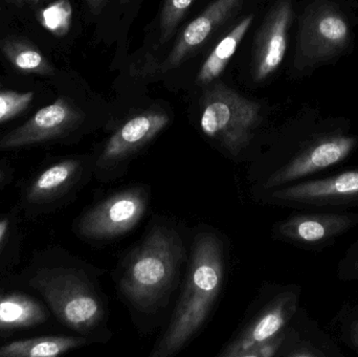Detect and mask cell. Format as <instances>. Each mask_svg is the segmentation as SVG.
I'll return each instance as SVG.
<instances>
[{
	"label": "cell",
	"mask_w": 358,
	"mask_h": 357,
	"mask_svg": "<svg viewBox=\"0 0 358 357\" xmlns=\"http://www.w3.org/2000/svg\"><path fill=\"white\" fill-rule=\"evenodd\" d=\"M285 335L284 333H278L275 337L262 343L256 344L252 347L246 348L238 357H269L277 354L283 344Z\"/></svg>",
	"instance_id": "23"
},
{
	"label": "cell",
	"mask_w": 358,
	"mask_h": 357,
	"mask_svg": "<svg viewBox=\"0 0 358 357\" xmlns=\"http://www.w3.org/2000/svg\"><path fill=\"white\" fill-rule=\"evenodd\" d=\"M149 205L148 192L134 187L115 193L88 210L78 232L90 240H109L123 236L142 219Z\"/></svg>",
	"instance_id": "6"
},
{
	"label": "cell",
	"mask_w": 358,
	"mask_h": 357,
	"mask_svg": "<svg viewBox=\"0 0 358 357\" xmlns=\"http://www.w3.org/2000/svg\"><path fill=\"white\" fill-rule=\"evenodd\" d=\"M170 122L164 111H143L122 124L108 138L96 161V169L103 180H111L123 173L131 159L163 131Z\"/></svg>",
	"instance_id": "7"
},
{
	"label": "cell",
	"mask_w": 358,
	"mask_h": 357,
	"mask_svg": "<svg viewBox=\"0 0 358 357\" xmlns=\"http://www.w3.org/2000/svg\"><path fill=\"white\" fill-rule=\"evenodd\" d=\"M4 178H6V173L2 170H0V186L3 184Z\"/></svg>",
	"instance_id": "27"
},
{
	"label": "cell",
	"mask_w": 358,
	"mask_h": 357,
	"mask_svg": "<svg viewBox=\"0 0 358 357\" xmlns=\"http://www.w3.org/2000/svg\"><path fill=\"white\" fill-rule=\"evenodd\" d=\"M8 226H10V222H8V219L0 220V245H1L4 236H6V231H8Z\"/></svg>",
	"instance_id": "25"
},
{
	"label": "cell",
	"mask_w": 358,
	"mask_h": 357,
	"mask_svg": "<svg viewBox=\"0 0 358 357\" xmlns=\"http://www.w3.org/2000/svg\"><path fill=\"white\" fill-rule=\"evenodd\" d=\"M254 21V16L248 15L244 17L233 29L220 40L215 46L210 56L204 61L197 75V82L201 85H208L214 81L224 71L227 65L231 61V57L235 54L240 42L248 33Z\"/></svg>",
	"instance_id": "17"
},
{
	"label": "cell",
	"mask_w": 358,
	"mask_h": 357,
	"mask_svg": "<svg viewBox=\"0 0 358 357\" xmlns=\"http://www.w3.org/2000/svg\"><path fill=\"white\" fill-rule=\"evenodd\" d=\"M358 224V213H307L292 216L277 226V234L290 242L319 245Z\"/></svg>",
	"instance_id": "14"
},
{
	"label": "cell",
	"mask_w": 358,
	"mask_h": 357,
	"mask_svg": "<svg viewBox=\"0 0 358 357\" xmlns=\"http://www.w3.org/2000/svg\"><path fill=\"white\" fill-rule=\"evenodd\" d=\"M6 58L19 71L40 75H52V63L31 42L17 38H6L0 42Z\"/></svg>",
	"instance_id": "19"
},
{
	"label": "cell",
	"mask_w": 358,
	"mask_h": 357,
	"mask_svg": "<svg viewBox=\"0 0 358 357\" xmlns=\"http://www.w3.org/2000/svg\"><path fill=\"white\" fill-rule=\"evenodd\" d=\"M87 340L76 337H40L19 340L0 347V357H55L81 347Z\"/></svg>",
	"instance_id": "18"
},
{
	"label": "cell",
	"mask_w": 358,
	"mask_h": 357,
	"mask_svg": "<svg viewBox=\"0 0 358 357\" xmlns=\"http://www.w3.org/2000/svg\"><path fill=\"white\" fill-rule=\"evenodd\" d=\"M355 272H357L358 274V256H357V260H355Z\"/></svg>",
	"instance_id": "29"
},
{
	"label": "cell",
	"mask_w": 358,
	"mask_h": 357,
	"mask_svg": "<svg viewBox=\"0 0 358 357\" xmlns=\"http://www.w3.org/2000/svg\"><path fill=\"white\" fill-rule=\"evenodd\" d=\"M260 122V105L224 84H216L204 94L200 128L233 156L245 150Z\"/></svg>",
	"instance_id": "4"
},
{
	"label": "cell",
	"mask_w": 358,
	"mask_h": 357,
	"mask_svg": "<svg viewBox=\"0 0 358 357\" xmlns=\"http://www.w3.org/2000/svg\"><path fill=\"white\" fill-rule=\"evenodd\" d=\"M224 257V247L218 235L206 231L195 237L182 293L173 318L151 356H174L203 326L222 289Z\"/></svg>",
	"instance_id": "1"
},
{
	"label": "cell",
	"mask_w": 358,
	"mask_h": 357,
	"mask_svg": "<svg viewBox=\"0 0 358 357\" xmlns=\"http://www.w3.org/2000/svg\"><path fill=\"white\" fill-rule=\"evenodd\" d=\"M81 169V161L78 159H66L55 163L42 172L29 186L27 201L42 203L62 194L77 180Z\"/></svg>",
	"instance_id": "16"
},
{
	"label": "cell",
	"mask_w": 358,
	"mask_h": 357,
	"mask_svg": "<svg viewBox=\"0 0 358 357\" xmlns=\"http://www.w3.org/2000/svg\"><path fill=\"white\" fill-rule=\"evenodd\" d=\"M40 24L55 37H64L69 34L73 21V6L69 0H54L38 12Z\"/></svg>",
	"instance_id": "20"
},
{
	"label": "cell",
	"mask_w": 358,
	"mask_h": 357,
	"mask_svg": "<svg viewBox=\"0 0 358 357\" xmlns=\"http://www.w3.org/2000/svg\"><path fill=\"white\" fill-rule=\"evenodd\" d=\"M182 254L180 238L174 231L153 226L130 256L119 281L120 291L136 309L153 312L169 293Z\"/></svg>",
	"instance_id": "2"
},
{
	"label": "cell",
	"mask_w": 358,
	"mask_h": 357,
	"mask_svg": "<svg viewBox=\"0 0 358 357\" xmlns=\"http://www.w3.org/2000/svg\"><path fill=\"white\" fill-rule=\"evenodd\" d=\"M275 203L303 207H328L358 203V169L322 180L273 189Z\"/></svg>",
	"instance_id": "9"
},
{
	"label": "cell",
	"mask_w": 358,
	"mask_h": 357,
	"mask_svg": "<svg viewBox=\"0 0 358 357\" xmlns=\"http://www.w3.org/2000/svg\"><path fill=\"white\" fill-rule=\"evenodd\" d=\"M244 0H215L199 16L187 24L168 56L157 67L159 73L178 67L192 52L199 48L219 27L239 12Z\"/></svg>",
	"instance_id": "13"
},
{
	"label": "cell",
	"mask_w": 358,
	"mask_h": 357,
	"mask_svg": "<svg viewBox=\"0 0 358 357\" xmlns=\"http://www.w3.org/2000/svg\"><path fill=\"white\" fill-rule=\"evenodd\" d=\"M350 36L349 23L334 4H311L300 21L294 67L304 71L338 56L346 50Z\"/></svg>",
	"instance_id": "5"
},
{
	"label": "cell",
	"mask_w": 358,
	"mask_h": 357,
	"mask_svg": "<svg viewBox=\"0 0 358 357\" xmlns=\"http://www.w3.org/2000/svg\"><path fill=\"white\" fill-rule=\"evenodd\" d=\"M84 115L71 101L59 98L39 109L29 121L3 136L1 149H17L60 138L77 128Z\"/></svg>",
	"instance_id": "8"
},
{
	"label": "cell",
	"mask_w": 358,
	"mask_h": 357,
	"mask_svg": "<svg viewBox=\"0 0 358 357\" xmlns=\"http://www.w3.org/2000/svg\"><path fill=\"white\" fill-rule=\"evenodd\" d=\"M48 314L34 298L19 293H0V331L43 324Z\"/></svg>",
	"instance_id": "15"
},
{
	"label": "cell",
	"mask_w": 358,
	"mask_h": 357,
	"mask_svg": "<svg viewBox=\"0 0 358 357\" xmlns=\"http://www.w3.org/2000/svg\"><path fill=\"white\" fill-rule=\"evenodd\" d=\"M27 2H29V3L33 4V6H36V4L39 3L40 0H27Z\"/></svg>",
	"instance_id": "28"
},
{
	"label": "cell",
	"mask_w": 358,
	"mask_h": 357,
	"mask_svg": "<svg viewBox=\"0 0 358 357\" xmlns=\"http://www.w3.org/2000/svg\"><path fill=\"white\" fill-rule=\"evenodd\" d=\"M355 340H357V342L358 343V328L357 329V333H355Z\"/></svg>",
	"instance_id": "30"
},
{
	"label": "cell",
	"mask_w": 358,
	"mask_h": 357,
	"mask_svg": "<svg viewBox=\"0 0 358 357\" xmlns=\"http://www.w3.org/2000/svg\"><path fill=\"white\" fill-rule=\"evenodd\" d=\"M6 1L13 2V3L19 4V6H20V4L25 3V2H27V0H6Z\"/></svg>",
	"instance_id": "26"
},
{
	"label": "cell",
	"mask_w": 358,
	"mask_h": 357,
	"mask_svg": "<svg viewBox=\"0 0 358 357\" xmlns=\"http://www.w3.org/2000/svg\"><path fill=\"white\" fill-rule=\"evenodd\" d=\"M107 2H108V0H86L88 8L94 14H99V13L102 12Z\"/></svg>",
	"instance_id": "24"
},
{
	"label": "cell",
	"mask_w": 358,
	"mask_h": 357,
	"mask_svg": "<svg viewBox=\"0 0 358 357\" xmlns=\"http://www.w3.org/2000/svg\"><path fill=\"white\" fill-rule=\"evenodd\" d=\"M292 16V0H278L265 17L257 33L252 50V73L255 81H264L283 62Z\"/></svg>",
	"instance_id": "11"
},
{
	"label": "cell",
	"mask_w": 358,
	"mask_h": 357,
	"mask_svg": "<svg viewBox=\"0 0 358 357\" xmlns=\"http://www.w3.org/2000/svg\"><path fill=\"white\" fill-rule=\"evenodd\" d=\"M31 285L48 302L55 316L69 328L86 333L103 323L105 308L83 275L69 268L40 270Z\"/></svg>",
	"instance_id": "3"
},
{
	"label": "cell",
	"mask_w": 358,
	"mask_h": 357,
	"mask_svg": "<svg viewBox=\"0 0 358 357\" xmlns=\"http://www.w3.org/2000/svg\"><path fill=\"white\" fill-rule=\"evenodd\" d=\"M357 143V138L348 136H332L317 140L271 174L265 182L264 188H280L338 165L349 156Z\"/></svg>",
	"instance_id": "10"
},
{
	"label": "cell",
	"mask_w": 358,
	"mask_h": 357,
	"mask_svg": "<svg viewBox=\"0 0 358 357\" xmlns=\"http://www.w3.org/2000/svg\"><path fill=\"white\" fill-rule=\"evenodd\" d=\"M193 0H165L159 18V44L169 41Z\"/></svg>",
	"instance_id": "21"
},
{
	"label": "cell",
	"mask_w": 358,
	"mask_h": 357,
	"mask_svg": "<svg viewBox=\"0 0 358 357\" xmlns=\"http://www.w3.org/2000/svg\"><path fill=\"white\" fill-rule=\"evenodd\" d=\"M34 96V92H0V124L10 121L13 117L22 113L33 102Z\"/></svg>",
	"instance_id": "22"
},
{
	"label": "cell",
	"mask_w": 358,
	"mask_h": 357,
	"mask_svg": "<svg viewBox=\"0 0 358 357\" xmlns=\"http://www.w3.org/2000/svg\"><path fill=\"white\" fill-rule=\"evenodd\" d=\"M298 295L284 291L273 298L225 346L220 356L238 357L246 348L262 343L283 330L296 312Z\"/></svg>",
	"instance_id": "12"
}]
</instances>
